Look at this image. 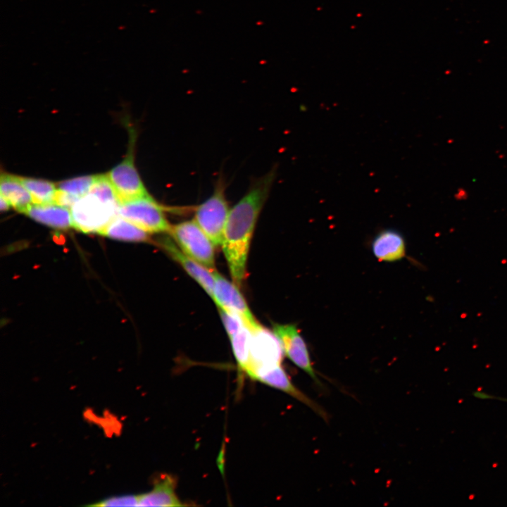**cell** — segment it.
Here are the masks:
<instances>
[{
    "label": "cell",
    "instance_id": "1",
    "mask_svg": "<svg viewBox=\"0 0 507 507\" xmlns=\"http://www.w3.org/2000/svg\"><path fill=\"white\" fill-rule=\"evenodd\" d=\"M275 177L272 170L254 182L248 192L230 209L222 242L234 283L241 287L254 227Z\"/></svg>",
    "mask_w": 507,
    "mask_h": 507
},
{
    "label": "cell",
    "instance_id": "2",
    "mask_svg": "<svg viewBox=\"0 0 507 507\" xmlns=\"http://www.w3.org/2000/svg\"><path fill=\"white\" fill-rule=\"evenodd\" d=\"M120 206L89 192L71 207L72 226L84 233H99L115 216Z\"/></svg>",
    "mask_w": 507,
    "mask_h": 507
},
{
    "label": "cell",
    "instance_id": "3",
    "mask_svg": "<svg viewBox=\"0 0 507 507\" xmlns=\"http://www.w3.org/2000/svg\"><path fill=\"white\" fill-rule=\"evenodd\" d=\"M229 211L225 186L219 180L213 194L195 209L194 219L214 246L222 245Z\"/></svg>",
    "mask_w": 507,
    "mask_h": 507
},
{
    "label": "cell",
    "instance_id": "4",
    "mask_svg": "<svg viewBox=\"0 0 507 507\" xmlns=\"http://www.w3.org/2000/svg\"><path fill=\"white\" fill-rule=\"evenodd\" d=\"M173 241L187 256L214 271V244L194 220L171 225L168 232Z\"/></svg>",
    "mask_w": 507,
    "mask_h": 507
},
{
    "label": "cell",
    "instance_id": "5",
    "mask_svg": "<svg viewBox=\"0 0 507 507\" xmlns=\"http://www.w3.org/2000/svg\"><path fill=\"white\" fill-rule=\"evenodd\" d=\"M118 213L149 233L169 232L171 227L163 208L152 196L121 203Z\"/></svg>",
    "mask_w": 507,
    "mask_h": 507
},
{
    "label": "cell",
    "instance_id": "6",
    "mask_svg": "<svg viewBox=\"0 0 507 507\" xmlns=\"http://www.w3.org/2000/svg\"><path fill=\"white\" fill-rule=\"evenodd\" d=\"M121 203L139 198L151 196L146 189L134 164L132 151L107 174Z\"/></svg>",
    "mask_w": 507,
    "mask_h": 507
},
{
    "label": "cell",
    "instance_id": "7",
    "mask_svg": "<svg viewBox=\"0 0 507 507\" xmlns=\"http://www.w3.org/2000/svg\"><path fill=\"white\" fill-rule=\"evenodd\" d=\"M251 332L250 364L246 374L249 376L258 368L280 365L284 351L274 332L261 325Z\"/></svg>",
    "mask_w": 507,
    "mask_h": 507
},
{
    "label": "cell",
    "instance_id": "8",
    "mask_svg": "<svg viewBox=\"0 0 507 507\" xmlns=\"http://www.w3.org/2000/svg\"><path fill=\"white\" fill-rule=\"evenodd\" d=\"M273 332L280 341L284 353L288 358L320 384L313 368L307 345L296 326L275 323Z\"/></svg>",
    "mask_w": 507,
    "mask_h": 507
},
{
    "label": "cell",
    "instance_id": "9",
    "mask_svg": "<svg viewBox=\"0 0 507 507\" xmlns=\"http://www.w3.org/2000/svg\"><path fill=\"white\" fill-rule=\"evenodd\" d=\"M214 279L215 303L238 314L251 331L261 326L250 311L237 284L232 283L216 270L212 271Z\"/></svg>",
    "mask_w": 507,
    "mask_h": 507
},
{
    "label": "cell",
    "instance_id": "10",
    "mask_svg": "<svg viewBox=\"0 0 507 507\" xmlns=\"http://www.w3.org/2000/svg\"><path fill=\"white\" fill-rule=\"evenodd\" d=\"M249 377L287 393L306 404L321 418L327 420V413L323 408L292 383L281 364L256 368L249 374Z\"/></svg>",
    "mask_w": 507,
    "mask_h": 507
},
{
    "label": "cell",
    "instance_id": "11",
    "mask_svg": "<svg viewBox=\"0 0 507 507\" xmlns=\"http://www.w3.org/2000/svg\"><path fill=\"white\" fill-rule=\"evenodd\" d=\"M158 242L161 247L204 288L214 301V279L212 272L184 254L170 237H161Z\"/></svg>",
    "mask_w": 507,
    "mask_h": 507
},
{
    "label": "cell",
    "instance_id": "12",
    "mask_svg": "<svg viewBox=\"0 0 507 507\" xmlns=\"http://www.w3.org/2000/svg\"><path fill=\"white\" fill-rule=\"evenodd\" d=\"M372 251L380 261L395 262L406 255V243L401 234L392 229L380 232L372 242Z\"/></svg>",
    "mask_w": 507,
    "mask_h": 507
},
{
    "label": "cell",
    "instance_id": "13",
    "mask_svg": "<svg viewBox=\"0 0 507 507\" xmlns=\"http://www.w3.org/2000/svg\"><path fill=\"white\" fill-rule=\"evenodd\" d=\"M176 482L170 475H163L154 483L153 489L139 495L138 506H184L175 493Z\"/></svg>",
    "mask_w": 507,
    "mask_h": 507
},
{
    "label": "cell",
    "instance_id": "14",
    "mask_svg": "<svg viewBox=\"0 0 507 507\" xmlns=\"http://www.w3.org/2000/svg\"><path fill=\"white\" fill-rule=\"evenodd\" d=\"M32 219L49 227L66 230L72 226L70 208L58 204H32L24 213Z\"/></svg>",
    "mask_w": 507,
    "mask_h": 507
},
{
    "label": "cell",
    "instance_id": "15",
    "mask_svg": "<svg viewBox=\"0 0 507 507\" xmlns=\"http://www.w3.org/2000/svg\"><path fill=\"white\" fill-rule=\"evenodd\" d=\"M1 195L5 198L13 208L20 213L25 211L33 204L30 192L16 175L2 173L0 179Z\"/></svg>",
    "mask_w": 507,
    "mask_h": 507
},
{
    "label": "cell",
    "instance_id": "16",
    "mask_svg": "<svg viewBox=\"0 0 507 507\" xmlns=\"http://www.w3.org/2000/svg\"><path fill=\"white\" fill-rule=\"evenodd\" d=\"M99 234L126 242H146L150 240L149 232L120 215L115 216Z\"/></svg>",
    "mask_w": 507,
    "mask_h": 507
},
{
    "label": "cell",
    "instance_id": "17",
    "mask_svg": "<svg viewBox=\"0 0 507 507\" xmlns=\"http://www.w3.org/2000/svg\"><path fill=\"white\" fill-rule=\"evenodd\" d=\"M19 177L22 183L30 192L35 204H55V196L57 192L55 184L44 180Z\"/></svg>",
    "mask_w": 507,
    "mask_h": 507
},
{
    "label": "cell",
    "instance_id": "18",
    "mask_svg": "<svg viewBox=\"0 0 507 507\" xmlns=\"http://www.w3.org/2000/svg\"><path fill=\"white\" fill-rule=\"evenodd\" d=\"M251 338V330L246 325L230 338L237 365L244 373L250 364Z\"/></svg>",
    "mask_w": 507,
    "mask_h": 507
},
{
    "label": "cell",
    "instance_id": "19",
    "mask_svg": "<svg viewBox=\"0 0 507 507\" xmlns=\"http://www.w3.org/2000/svg\"><path fill=\"white\" fill-rule=\"evenodd\" d=\"M96 175L82 176L58 184V189L65 193L81 198L88 194L94 184Z\"/></svg>",
    "mask_w": 507,
    "mask_h": 507
},
{
    "label": "cell",
    "instance_id": "20",
    "mask_svg": "<svg viewBox=\"0 0 507 507\" xmlns=\"http://www.w3.org/2000/svg\"><path fill=\"white\" fill-rule=\"evenodd\" d=\"M229 337H232L245 325L242 318L236 313L225 308H218Z\"/></svg>",
    "mask_w": 507,
    "mask_h": 507
},
{
    "label": "cell",
    "instance_id": "21",
    "mask_svg": "<svg viewBox=\"0 0 507 507\" xmlns=\"http://www.w3.org/2000/svg\"><path fill=\"white\" fill-rule=\"evenodd\" d=\"M139 504V495H121L116 496H111L105 499L101 500L96 503L89 504V506H138Z\"/></svg>",
    "mask_w": 507,
    "mask_h": 507
},
{
    "label": "cell",
    "instance_id": "22",
    "mask_svg": "<svg viewBox=\"0 0 507 507\" xmlns=\"http://www.w3.org/2000/svg\"><path fill=\"white\" fill-rule=\"evenodd\" d=\"M10 206L9 203L7 200L4 198L1 195L0 196V209L1 211H6L8 210Z\"/></svg>",
    "mask_w": 507,
    "mask_h": 507
}]
</instances>
